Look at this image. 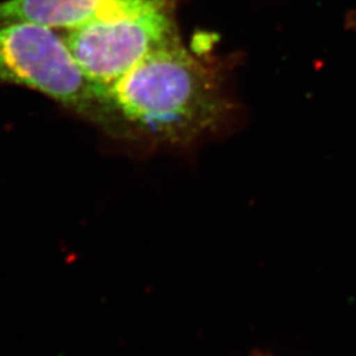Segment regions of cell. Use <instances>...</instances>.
I'll return each mask as SVG.
<instances>
[{
  "mask_svg": "<svg viewBox=\"0 0 356 356\" xmlns=\"http://www.w3.org/2000/svg\"><path fill=\"white\" fill-rule=\"evenodd\" d=\"M229 61L191 51L179 36L120 76L108 92L134 143L185 148L225 132L238 113Z\"/></svg>",
  "mask_w": 356,
  "mask_h": 356,
  "instance_id": "obj_1",
  "label": "cell"
},
{
  "mask_svg": "<svg viewBox=\"0 0 356 356\" xmlns=\"http://www.w3.org/2000/svg\"><path fill=\"white\" fill-rule=\"evenodd\" d=\"M0 85L36 91L107 136L134 143L108 88L85 74L65 38L26 22H0Z\"/></svg>",
  "mask_w": 356,
  "mask_h": 356,
  "instance_id": "obj_2",
  "label": "cell"
},
{
  "mask_svg": "<svg viewBox=\"0 0 356 356\" xmlns=\"http://www.w3.org/2000/svg\"><path fill=\"white\" fill-rule=\"evenodd\" d=\"M181 0H106L65 38L85 74L110 88L149 53L179 38Z\"/></svg>",
  "mask_w": 356,
  "mask_h": 356,
  "instance_id": "obj_3",
  "label": "cell"
},
{
  "mask_svg": "<svg viewBox=\"0 0 356 356\" xmlns=\"http://www.w3.org/2000/svg\"><path fill=\"white\" fill-rule=\"evenodd\" d=\"M106 0H3L0 22H26L51 29H74L89 22Z\"/></svg>",
  "mask_w": 356,
  "mask_h": 356,
  "instance_id": "obj_4",
  "label": "cell"
},
{
  "mask_svg": "<svg viewBox=\"0 0 356 356\" xmlns=\"http://www.w3.org/2000/svg\"><path fill=\"white\" fill-rule=\"evenodd\" d=\"M346 26L356 32V10L346 16Z\"/></svg>",
  "mask_w": 356,
  "mask_h": 356,
  "instance_id": "obj_5",
  "label": "cell"
}]
</instances>
